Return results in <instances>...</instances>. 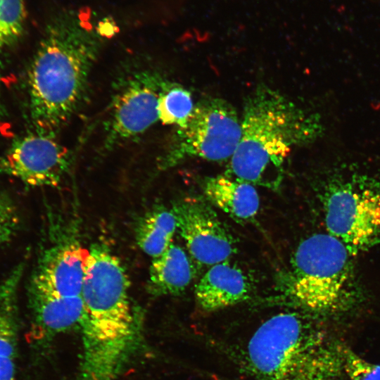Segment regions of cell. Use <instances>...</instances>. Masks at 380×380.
<instances>
[{"mask_svg":"<svg viewBox=\"0 0 380 380\" xmlns=\"http://www.w3.org/2000/svg\"><path fill=\"white\" fill-rule=\"evenodd\" d=\"M91 12L65 9L44 30L27 72L29 112L34 130L53 134L80 106L110 22L94 25Z\"/></svg>","mask_w":380,"mask_h":380,"instance_id":"obj_1","label":"cell"},{"mask_svg":"<svg viewBox=\"0 0 380 380\" xmlns=\"http://www.w3.org/2000/svg\"><path fill=\"white\" fill-rule=\"evenodd\" d=\"M241 134L225 175L272 190L279 188L292 150L322 136L317 113L261 85L246 99Z\"/></svg>","mask_w":380,"mask_h":380,"instance_id":"obj_2","label":"cell"},{"mask_svg":"<svg viewBox=\"0 0 380 380\" xmlns=\"http://www.w3.org/2000/svg\"><path fill=\"white\" fill-rule=\"evenodd\" d=\"M316 318L305 312H287L264 322L247 344L251 370L261 380H348L346 345Z\"/></svg>","mask_w":380,"mask_h":380,"instance_id":"obj_3","label":"cell"},{"mask_svg":"<svg viewBox=\"0 0 380 380\" xmlns=\"http://www.w3.org/2000/svg\"><path fill=\"white\" fill-rule=\"evenodd\" d=\"M129 287L128 277L119 258L105 245H93L82 286L84 311L79 325L82 348L88 355L115 358L138 343V324Z\"/></svg>","mask_w":380,"mask_h":380,"instance_id":"obj_4","label":"cell"},{"mask_svg":"<svg viewBox=\"0 0 380 380\" xmlns=\"http://www.w3.org/2000/svg\"><path fill=\"white\" fill-rule=\"evenodd\" d=\"M284 291L304 312L318 318L341 316L363 296L352 254L329 233L311 235L298 244Z\"/></svg>","mask_w":380,"mask_h":380,"instance_id":"obj_5","label":"cell"},{"mask_svg":"<svg viewBox=\"0 0 380 380\" xmlns=\"http://www.w3.org/2000/svg\"><path fill=\"white\" fill-rule=\"evenodd\" d=\"M321 201L328 233L352 255L380 243V180L336 172L322 184Z\"/></svg>","mask_w":380,"mask_h":380,"instance_id":"obj_6","label":"cell"},{"mask_svg":"<svg viewBox=\"0 0 380 380\" xmlns=\"http://www.w3.org/2000/svg\"><path fill=\"white\" fill-rule=\"evenodd\" d=\"M241 134V121L231 104L222 99H204L178 127L173 144L160 160V168L167 169L191 158L230 160Z\"/></svg>","mask_w":380,"mask_h":380,"instance_id":"obj_7","label":"cell"},{"mask_svg":"<svg viewBox=\"0 0 380 380\" xmlns=\"http://www.w3.org/2000/svg\"><path fill=\"white\" fill-rule=\"evenodd\" d=\"M166 83L150 70L136 72L120 83L106 121L108 148L137 138L158 120V99Z\"/></svg>","mask_w":380,"mask_h":380,"instance_id":"obj_8","label":"cell"},{"mask_svg":"<svg viewBox=\"0 0 380 380\" xmlns=\"http://www.w3.org/2000/svg\"><path fill=\"white\" fill-rule=\"evenodd\" d=\"M70 164L53 134L34 130L15 139L0 156V172L31 186H56Z\"/></svg>","mask_w":380,"mask_h":380,"instance_id":"obj_9","label":"cell"},{"mask_svg":"<svg viewBox=\"0 0 380 380\" xmlns=\"http://www.w3.org/2000/svg\"><path fill=\"white\" fill-rule=\"evenodd\" d=\"M172 211L177 228L197 262L212 266L228 260L236 251L231 233L203 199H184L175 204Z\"/></svg>","mask_w":380,"mask_h":380,"instance_id":"obj_10","label":"cell"},{"mask_svg":"<svg viewBox=\"0 0 380 380\" xmlns=\"http://www.w3.org/2000/svg\"><path fill=\"white\" fill-rule=\"evenodd\" d=\"M89 254L77 242L52 246L42 255L31 282L58 296H80Z\"/></svg>","mask_w":380,"mask_h":380,"instance_id":"obj_11","label":"cell"},{"mask_svg":"<svg viewBox=\"0 0 380 380\" xmlns=\"http://www.w3.org/2000/svg\"><path fill=\"white\" fill-rule=\"evenodd\" d=\"M252 284L246 274L228 260L212 265L196 286L195 297L204 311L213 312L249 298Z\"/></svg>","mask_w":380,"mask_h":380,"instance_id":"obj_12","label":"cell"},{"mask_svg":"<svg viewBox=\"0 0 380 380\" xmlns=\"http://www.w3.org/2000/svg\"><path fill=\"white\" fill-rule=\"evenodd\" d=\"M29 302L37 332L52 336L80 325L84 311L82 295L61 296L44 290L32 282Z\"/></svg>","mask_w":380,"mask_h":380,"instance_id":"obj_13","label":"cell"},{"mask_svg":"<svg viewBox=\"0 0 380 380\" xmlns=\"http://www.w3.org/2000/svg\"><path fill=\"white\" fill-rule=\"evenodd\" d=\"M203 190L210 203L238 222H251L258 212L259 196L251 184L217 175L205 178Z\"/></svg>","mask_w":380,"mask_h":380,"instance_id":"obj_14","label":"cell"},{"mask_svg":"<svg viewBox=\"0 0 380 380\" xmlns=\"http://www.w3.org/2000/svg\"><path fill=\"white\" fill-rule=\"evenodd\" d=\"M193 274V266L186 253L172 243L163 254L153 258L148 291L155 296L179 294L189 285Z\"/></svg>","mask_w":380,"mask_h":380,"instance_id":"obj_15","label":"cell"},{"mask_svg":"<svg viewBox=\"0 0 380 380\" xmlns=\"http://www.w3.org/2000/svg\"><path fill=\"white\" fill-rule=\"evenodd\" d=\"M172 210L157 206L139 220L135 229L137 245L153 258L163 254L172 243L177 229Z\"/></svg>","mask_w":380,"mask_h":380,"instance_id":"obj_16","label":"cell"},{"mask_svg":"<svg viewBox=\"0 0 380 380\" xmlns=\"http://www.w3.org/2000/svg\"><path fill=\"white\" fill-rule=\"evenodd\" d=\"M23 265L18 264L0 285V356L15 359L17 354L18 290Z\"/></svg>","mask_w":380,"mask_h":380,"instance_id":"obj_17","label":"cell"},{"mask_svg":"<svg viewBox=\"0 0 380 380\" xmlns=\"http://www.w3.org/2000/svg\"><path fill=\"white\" fill-rule=\"evenodd\" d=\"M194 106L188 90L179 84L167 82L158 99V120L165 125L182 127Z\"/></svg>","mask_w":380,"mask_h":380,"instance_id":"obj_18","label":"cell"},{"mask_svg":"<svg viewBox=\"0 0 380 380\" xmlns=\"http://www.w3.org/2000/svg\"><path fill=\"white\" fill-rule=\"evenodd\" d=\"M24 0H0V48L14 44L24 32Z\"/></svg>","mask_w":380,"mask_h":380,"instance_id":"obj_19","label":"cell"},{"mask_svg":"<svg viewBox=\"0 0 380 380\" xmlns=\"http://www.w3.org/2000/svg\"><path fill=\"white\" fill-rule=\"evenodd\" d=\"M344 370L348 380H380V365L363 358L346 346Z\"/></svg>","mask_w":380,"mask_h":380,"instance_id":"obj_20","label":"cell"},{"mask_svg":"<svg viewBox=\"0 0 380 380\" xmlns=\"http://www.w3.org/2000/svg\"><path fill=\"white\" fill-rule=\"evenodd\" d=\"M18 224V219L14 207L0 213V245L11 238Z\"/></svg>","mask_w":380,"mask_h":380,"instance_id":"obj_21","label":"cell"},{"mask_svg":"<svg viewBox=\"0 0 380 380\" xmlns=\"http://www.w3.org/2000/svg\"><path fill=\"white\" fill-rule=\"evenodd\" d=\"M15 374V359L0 356V380H14Z\"/></svg>","mask_w":380,"mask_h":380,"instance_id":"obj_22","label":"cell"},{"mask_svg":"<svg viewBox=\"0 0 380 380\" xmlns=\"http://www.w3.org/2000/svg\"><path fill=\"white\" fill-rule=\"evenodd\" d=\"M11 208H13V205L11 201L6 196L0 194V213Z\"/></svg>","mask_w":380,"mask_h":380,"instance_id":"obj_23","label":"cell"},{"mask_svg":"<svg viewBox=\"0 0 380 380\" xmlns=\"http://www.w3.org/2000/svg\"><path fill=\"white\" fill-rule=\"evenodd\" d=\"M1 61H0V70H1Z\"/></svg>","mask_w":380,"mask_h":380,"instance_id":"obj_24","label":"cell"}]
</instances>
